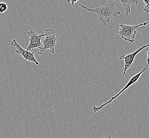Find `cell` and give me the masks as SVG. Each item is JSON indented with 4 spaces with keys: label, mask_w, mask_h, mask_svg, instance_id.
Wrapping results in <instances>:
<instances>
[{
    "label": "cell",
    "mask_w": 149,
    "mask_h": 138,
    "mask_svg": "<svg viewBox=\"0 0 149 138\" xmlns=\"http://www.w3.org/2000/svg\"><path fill=\"white\" fill-rule=\"evenodd\" d=\"M78 4L83 9H86L88 12H93L98 15L100 20L104 24V27L107 26L110 19L113 17H117L120 15L121 13L115 9V2L109 3L104 6H100L95 9H91L84 6L78 2Z\"/></svg>",
    "instance_id": "cell-1"
},
{
    "label": "cell",
    "mask_w": 149,
    "mask_h": 138,
    "mask_svg": "<svg viewBox=\"0 0 149 138\" xmlns=\"http://www.w3.org/2000/svg\"><path fill=\"white\" fill-rule=\"evenodd\" d=\"M56 42L57 38L55 30L53 29H47L45 30V36L42 39V48L38 49L37 53L40 55H44L47 49H49L51 53H54Z\"/></svg>",
    "instance_id": "cell-2"
},
{
    "label": "cell",
    "mask_w": 149,
    "mask_h": 138,
    "mask_svg": "<svg viewBox=\"0 0 149 138\" xmlns=\"http://www.w3.org/2000/svg\"><path fill=\"white\" fill-rule=\"evenodd\" d=\"M149 24V22H144L136 26L120 24L118 28V33L124 40L133 43L135 40L138 28L141 26H146Z\"/></svg>",
    "instance_id": "cell-3"
},
{
    "label": "cell",
    "mask_w": 149,
    "mask_h": 138,
    "mask_svg": "<svg viewBox=\"0 0 149 138\" xmlns=\"http://www.w3.org/2000/svg\"><path fill=\"white\" fill-rule=\"evenodd\" d=\"M148 66H149L148 65H146V67H145L142 71H141L140 72H139L138 73L136 74L135 75H133V76L130 79V80L128 81L127 84H126L125 86L123 88L122 90H121L120 91H119L118 93H117L115 96L111 97L110 99H109L108 101L106 102H104L103 104H102V105H100V106H93V112L96 113V112H97L99 111H100V110L102 109V108H103V107H104V106H106L108 105V104L111 103L113 100H115V99L117 98L118 96H120L124 91H125L127 89H128L129 87H130V86H131L132 85L134 84L135 83H136V82L138 81V80L139 79V78H140L141 75H142L143 72H144V71L146 70V69H148Z\"/></svg>",
    "instance_id": "cell-4"
},
{
    "label": "cell",
    "mask_w": 149,
    "mask_h": 138,
    "mask_svg": "<svg viewBox=\"0 0 149 138\" xmlns=\"http://www.w3.org/2000/svg\"><path fill=\"white\" fill-rule=\"evenodd\" d=\"M11 45L17 48L15 53L23 57L25 61H29V62H33L37 66L39 65V62L37 61L36 58L35 57V54L33 52H30L28 51L26 49H24L21 47V45L17 43L15 39L13 40V41L11 43Z\"/></svg>",
    "instance_id": "cell-5"
},
{
    "label": "cell",
    "mask_w": 149,
    "mask_h": 138,
    "mask_svg": "<svg viewBox=\"0 0 149 138\" xmlns=\"http://www.w3.org/2000/svg\"><path fill=\"white\" fill-rule=\"evenodd\" d=\"M28 35L29 36V44L28 46L26 49L28 51L32 52L35 48H42V39L43 37L45 36V33H42L41 34H38L33 30H30L27 33Z\"/></svg>",
    "instance_id": "cell-6"
},
{
    "label": "cell",
    "mask_w": 149,
    "mask_h": 138,
    "mask_svg": "<svg viewBox=\"0 0 149 138\" xmlns=\"http://www.w3.org/2000/svg\"><path fill=\"white\" fill-rule=\"evenodd\" d=\"M148 47H149V44L142 46L140 47V48H139L138 49L132 53L127 54V55H123L119 56L120 60L124 61V68L123 74V76L125 75L127 71L131 67L132 64L135 60V57H136L137 54L140 53L142 50H143V49Z\"/></svg>",
    "instance_id": "cell-7"
},
{
    "label": "cell",
    "mask_w": 149,
    "mask_h": 138,
    "mask_svg": "<svg viewBox=\"0 0 149 138\" xmlns=\"http://www.w3.org/2000/svg\"><path fill=\"white\" fill-rule=\"evenodd\" d=\"M115 3H117L119 6H123L125 10V15L126 16H128L129 13L131 11V4L132 3H135L136 4V5H137L138 3L137 1H130V0H127V1H115Z\"/></svg>",
    "instance_id": "cell-8"
},
{
    "label": "cell",
    "mask_w": 149,
    "mask_h": 138,
    "mask_svg": "<svg viewBox=\"0 0 149 138\" xmlns=\"http://www.w3.org/2000/svg\"><path fill=\"white\" fill-rule=\"evenodd\" d=\"M8 6L5 2H0V13H3L8 10Z\"/></svg>",
    "instance_id": "cell-9"
},
{
    "label": "cell",
    "mask_w": 149,
    "mask_h": 138,
    "mask_svg": "<svg viewBox=\"0 0 149 138\" xmlns=\"http://www.w3.org/2000/svg\"><path fill=\"white\" fill-rule=\"evenodd\" d=\"M144 4H145L143 8V11L146 13H149V0H144Z\"/></svg>",
    "instance_id": "cell-10"
},
{
    "label": "cell",
    "mask_w": 149,
    "mask_h": 138,
    "mask_svg": "<svg viewBox=\"0 0 149 138\" xmlns=\"http://www.w3.org/2000/svg\"><path fill=\"white\" fill-rule=\"evenodd\" d=\"M147 51V54H148V57H147V65L149 66V49L148 48L146 49Z\"/></svg>",
    "instance_id": "cell-11"
},
{
    "label": "cell",
    "mask_w": 149,
    "mask_h": 138,
    "mask_svg": "<svg viewBox=\"0 0 149 138\" xmlns=\"http://www.w3.org/2000/svg\"><path fill=\"white\" fill-rule=\"evenodd\" d=\"M68 2L71 3L72 6H74V3H77V2L78 3V1H68Z\"/></svg>",
    "instance_id": "cell-12"
},
{
    "label": "cell",
    "mask_w": 149,
    "mask_h": 138,
    "mask_svg": "<svg viewBox=\"0 0 149 138\" xmlns=\"http://www.w3.org/2000/svg\"><path fill=\"white\" fill-rule=\"evenodd\" d=\"M111 138V136H109L108 137H107V138Z\"/></svg>",
    "instance_id": "cell-13"
}]
</instances>
